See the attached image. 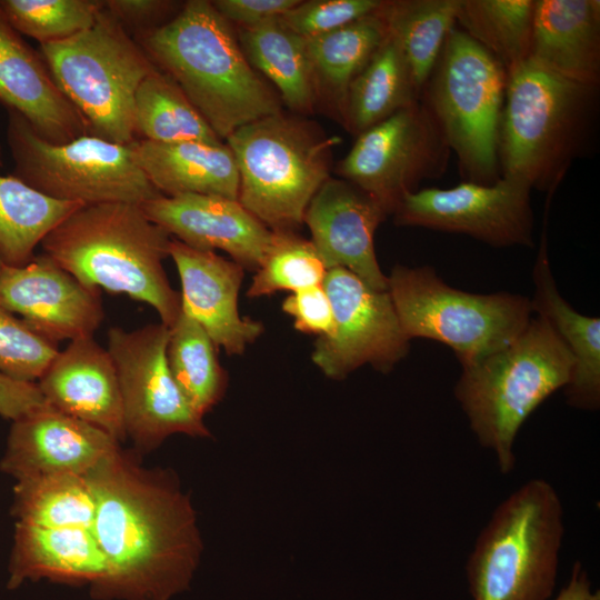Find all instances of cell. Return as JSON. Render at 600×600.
I'll return each instance as SVG.
<instances>
[{
	"mask_svg": "<svg viewBox=\"0 0 600 600\" xmlns=\"http://www.w3.org/2000/svg\"><path fill=\"white\" fill-rule=\"evenodd\" d=\"M218 350L203 328L184 312L170 327L169 369L191 408L202 418L221 401L228 387Z\"/></svg>",
	"mask_w": 600,
	"mask_h": 600,
	"instance_id": "cell-33",
	"label": "cell"
},
{
	"mask_svg": "<svg viewBox=\"0 0 600 600\" xmlns=\"http://www.w3.org/2000/svg\"><path fill=\"white\" fill-rule=\"evenodd\" d=\"M133 39L221 140L281 112L280 98L248 62L231 24L211 1H187L169 22Z\"/></svg>",
	"mask_w": 600,
	"mask_h": 600,
	"instance_id": "cell-2",
	"label": "cell"
},
{
	"mask_svg": "<svg viewBox=\"0 0 600 600\" xmlns=\"http://www.w3.org/2000/svg\"><path fill=\"white\" fill-rule=\"evenodd\" d=\"M103 0H0V11L20 34L59 42L91 28Z\"/></svg>",
	"mask_w": 600,
	"mask_h": 600,
	"instance_id": "cell-37",
	"label": "cell"
},
{
	"mask_svg": "<svg viewBox=\"0 0 600 600\" xmlns=\"http://www.w3.org/2000/svg\"><path fill=\"white\" fill-rule=\"evenodd\" d=\"M531 189L500 177L490 184L461 181L406 194L392 213L396 224L462 233L491 247H532Z\"/></svg>",
	"mask_w": 600,
	"mask_h": 600,
	"instance_id": "cell-15",
	"label": "cell"
},
{
	"mask_svg": "<svg viewBox=\"0 0 600 600\" xmlns=\"http://www.w3.org/2000/svg\"><path fill=\"white\" fill-rule=\"evenodd\" d=\"M299 0H214V9L229 22L239 28L260 24L280 18L297 6Z\"/></svg>",
	"mask_w": 600,
	"mask_h": 600,
	"instance_id": "cell-42",
	"label": "cell"
},
{
	"mask_svg": "<svg viewBox=\"0 0 600 600\" xmlns=\"http://www.w3.org/2000/svg\"><path fill=\"white\" fill-rule=\"evenodd\" d=\"M459 4L460 0H382L379 12L420 94L448 34L457 26Z\"/></svg>",
	"mask_w": 600,
	"mask_h": 600,
	"instance_id": "cell-31",
	"label": "cell"
},
{
	"mask_svg": "<svg viewBox=\"0 0 600 600\" xmlns=\"http://www.w3.org/2000/svg\"><path fill=\"white\" fill-rule=\"evenodd\" d=\"M57 343L36 332L26 321L0 308V372L36 382L58 354Z\"/></svg>",
	"mask_w": 600,
	"mask_h": 600,
	"instance_id": "cell-38",
	"label": "cell"
},
{
	"mask_svg": "<svg viewBox=\"0 0 600 600\" xmlns=\"http://www.w3.org/2000/svg\"><path fill=\"white\" fill-rule=\"evenodd\" d=\"M598 86L578 83L527 60L507 72L499 127L500 177L554 194L583 156L596 124Z\"/></svg>",
	"mask_w": 600,
	"mask_h": 600,
	"instance_id": "cell-4",
	"label": "cell"
},
{
	"mask_svg": "<svg viewBox=\"0 0 600 600\" xmlns=\"http://www.w3.org/2000/svg\"><path fill=\"white\" fill-rule=\"evenodd\" d=\"M226 141L238 167V201L271 231H296L330 178L331 149L340 139L278 112L238 128Z\"/></svg>",
	"mask_w": 600,
	"mask_h": 600,
	"instance_id": "cell-7",
	"label": "cell"
},
{
	"mask_svg": "<svg viewBox=\"0 0 600 600\" xmlns=\"http://www.w3.org/2000/svg\"><path fill=\"white\" fill-rule=\"evenodd\" d=\"M48 404L92 424L119 442L127 438L117 369L93 337L59 351L37 382Z\"/></svg>",
	"mask_w": 600,
	"mask_h": 600,
	"instance_id": "cell-21",
	"label": "cell"
},
{
	"mask_svg": "<svg viewBox=\"0 0 600 600\" xmlns=\"http://www.w3.org/2000/svg\"><path fill=\"white\" fill-rule=\"evenodd\" d=\"M506 84L503 66L456 26L420 100L457 157L463 181L490 184L500 178L499 127Z\"/></svg>",
	"mask_w": 600,
	"mask_h": 600,
	"instance_id": "cell-8",
	"label": "cell"
},
{
	"mask_svg": "<svg viewBox=\"0 0 600 600\" xmlns=\"http://www.w3.org/2000/svg\"><path fill=\"white\" fill-rule=\"evenodd\" d=\"M0 308L19 314L54 343L93 337L104 319L100 291L81 283L46 253L22 267L3 266Z\"/></svg>",
	"mask_w": 600,
	"mask_h": 600,
	"instance_id": "cell-16",
	"label": "cell"
},
{
	"mask_svg": "<svg viewBox=\"0 0 600 600\" xmlns=\"http://www.w3.org/2000/svg\"><path fill=\"white\" fill-rule=\"evenodd\" d=\"M450 156L443 134L420 100L358 134L337 172L390 216L423 180L442 177Z\"/></svg>",
	"mask_w": 600,
	"mask_h": 600,
	"instance_id": "cell-13",
	"label": "cell"
},
{
	"mask_svg": "<svg viewBox=\"0 0 600 600\" xmlns=\"http://www.w3.org/2000/svg\"><path fill=\"white\" fill-rule=\"evenodd\" d=\"M247 291L249 298L296 292L323 283L328 272L311 240L296 231H272L269 246Z\"/></svg>",
	"mask_w": 600,
	"mask_h": 600,
	"instance_id": "cell-36",
	"label": "cell"
},
{
	"mask_svg": "<svg viewBox=\"0 0 600 600\" xmlns=\"http://www.w3.org/2000/svg\"><path fill=\"white\" fill-rule=\"evenodd\" d=\"M7 142L13 176L50 198L92 206L142 204L161 196L137 164L129 144L91 134L54 144L14 111H8Z\"/></svg>",
	"mask_w": 600,
	"mask_h": 600,
	"instance_id": "cell-11",
	"label": "cell"
},
{
	"mask_svg": "<svg viewBox=\"0 0 600 600\" xmlns=\"http://www.w3.org/2000/svg\"><path fill=\"white\" fill-rule=\"evenodd\" d=\"M282 310L293 318L300 332L318 337L333 332V310L322 284L291 292L282 302Z\"/></svg>",
	"mask_w": 600,
	"mask_h": 600,
	"instance_id": "cell-40",
	"label": "cell"
},
{
	"mask_svg": "<svg viewBox=\"0 0 600 600\" xmlns=\"http://www.w3.org/2000/svg\"><path fill=\"white\" fill-rule=\"evenodd\" d=\"M534 0H460L457 26L510 71L529 60Z\"/></svg>",
	"mask_w": 600,
	"mask_h": 600,
	"instance_id": "cell-35",
	"label": "cell"
},
{
	"mask_svg": "<svg viewBox=\"0 0 600 600\" xmlns=\"http://www.w3.org/2000/svg\"><path fill=\"white\" fill-rule=\"evenodd\" d=\"M0 103L51 143L90 134L87 120L61 92L40 52L22 40L1 11Z\"/></svg>",
	"mask_w": 600,
	"mask_h": 600,
	"instance_id": "cell-22",
	"label": "cell"
},
{
	"mask_svg": "<svg viewBox=\"0 0 600 600\" xmlns=\"http://www.w3.org/2000/svg\"><path fill=\"white\" fill-rule=\"evenodd\" d=\"M388 291L407 337L450 347L461 366L508 346L533 313L527 297L463 291L447 284L429 266H394Z\"/></svg>",
	"mask_w": 600,
	"mask_h": 600,
	"instance_id": "cell-10",
	"label": "cell"
},
{
	"mask_svg": "<svg viewBox=\"0 0 600 600\" xmlns=\"http://www.w3.org/2000/svg\"><path fill=\"white\" fill-rule=\"evenodd\" d=\"M382 0L300 1L279 19L303 39L314 38L376 11Z\"/></svg>",
	"mask_w": 600,
	"mask_h": 600,
	"instance_id": "cell-39",
	"label": "cell"
},
{
	"mask_svg": "<svg viewBox=\"0 0 600 600\" xmlns=\"http://www.w3.org/2000/svg\"><path fill=\"white\" fill-rule=\"evenodd\" d=\"M169 257L180 278L182 312L203 328L218 349L242 354L263 331L261 322L239 312L244 269L214 251L194 249L174 238Z\"/></svg>",
	"mask_w": 600,
	"mask_h": 600,
	"instance_id": "cell-20",
	"label": "cell"
},
{
	"mask_svg": "<svg viewBox=\"0 0 600 600\" xmlns=\"http://www.w3.org/2000/svg\"><path fill=\"white\" fill-rule=\"evenodd\" d=\"M39 52L61 92L87 120L91 136L124 146L136 140V92L157 68L104 7L91 28L40 44Z\"/></svg>",
	"mask_w": 600,
	"mask_h": 600,
	"instance_id": "cell-9",
	"label": "cell"
},
{
	"mask_svg": "<svg viewBox=\"0 0 600 600\" xmlns=\"http://www.w3.org/2000/svg\"><path fill=\"white\" fill-rule=\"evenodd\" d=\"M454 397L479 444L501 473L516 466L514 443L529 416L569 383L573 359L549 322L532 316L504 348L461 366Z\"/></svg>",
	"mask_w": 600,
	"mask_h": 600,
	"instance_id": "cell-5",
	"label": "cell"
},
{
	"mask_svg": "<svg viewBox=\"0 0 600 600\" xmlns=\"http://www.w3.org/2000/svg\"><path fill=\"white\" fill-rule=\"evenodd\" d=\"M389 214L370 194L329 178L311 199L303 223L327 269L343 268L376 290H388L374 250V233Z\"/></svg>",
	"mask_w": 600,
	"mask_h": 600,
	"instance_id": "cell-18",
	"label": "cell"
},
{
	"mask_svg": "<svg viewBox=\"0 0 600 600\" xmlns=\"http://www.w3.org/2000/svg\"><path fill=\"white\" fill-rule=\"evenodd\" d=\"M129 147L137 164L162 196L203 194L238 200V167L223 142L136 139Z\"/></svg>",
	"mask_w": 600,
	"mask_h": 600,
	"instance_id": "cell-25",
	"label": "cell"
},
{
	"mask_svg": "<svg viewBox=\"0 0 600 600\" xmlns=\"http://www.w3.org/2000/svg\"><path fill=\"white\" fill-rule=\"evenodd\" d=\"M118 449L120 442L103 430L46 403L12 421L0 470L17 481L86 476Z\"/></svg>",
	"mask_w": 600,
	"mask_h": 600,
	"instance_id": "cell-17",
	"label": "cell"
},
{
	"mask_svg": "<svg viewBox=\"0 0 600 600\" xmlns=\"http://www.w3.org/2000/svg\"><path fill=\"white\" fill-rule=\"evenodd\" d=\"M333 310V332L318 337L313 363L330 379L341 380L361 366L388 372L409 351L388 290H376L343 268L329 269L322 283Z\"/></svg>",
	"mask_w": 600,
	"mask_h": 600,
	"instance_id": "cell-14",
	"label": "cell"
},
{
	"mask_svg": "<svg viewBox=\"0 0 600 600\" xmlns=\"http://www.w3.org/2000/svg\"><path fill=\"white\" fill-rule=\"evenodd\" d=\"M564 534L554 487L532 478L492 512L468 558L473 600H549Z\"/></svg>",
	"mask_w": 600,
	"mask_h": 600,
	"instance_id": "cell-6",
	"label": "cell"
},
{
	"mask_svg": "<svg viewBox=\"0 0 600 600\" xmlns=\"http://www.w3.org/2000/svg\"><path fill=\"white\" fill-rule=\"evenodd\" d=\"M554 600H600V593L592 591L587 571L579 561H576L570 580Z\"/></svg>",
	"mask_w": 600,
	"mask_h": 600,
	"instance_id": "cell-44",
	"label": "cell"
},
{
	"mask_svg": "<svg viewBox=\"0 0 600 600\" xmlns=\"http://www.w3.org/2000/svg\"><path fill=\"white\" fill-rule=\"evenodd\" d=\"M11 513L18 523L91 529L96 500L86 476L54 474L18 480Z\"/></svg>",
	"mask_w": 600,
	"mask_h": 600,
	"instance_id": "cell-34",
	"label": "cell"
},
{
	"mask_svg": "<svg viewBox=\"0 0 600 600\" xmlns=\"http://www.w3.org/2000/svg\"><path fill=\"white\" fill-rule=\"evenodd\" d=\"M136 139L222 143L178 84L156 69L140 83L133 103Z\"/></svg>",
	"mask_w": 600,
	"mask_h": 600,
	"instance_id": "cell-32",
	"label": "cell"
},
{
	"mask_svg": "<svg viewBox=\"0 0 600 600\" xmlns=\"http://www.w3.org/2000/svg\"><path fill=\"white\" fill-rule=\"evenodd\" d=\"M170 328L151 323L127 331L108 330L124 414L126 433L137 450L149 452L172 434L211 433L176 383L167 360Z\"/></svg>",
	"mask_w": 600,
	"mask_h": 600,
	"instance_id": "cell-12",
	"label": "cell"
},
{
	"mask_svg": "<svg viewBox=\"0 0 600 600\" xmlns=\"http://www.w3.org/2000/svg\"><path fill=\"white\" fill-rule=\"evenodd\" d=\"M406 58L388 37L351 82L341 119L356 136L420 101Z\"/></svg>",
	"mask_w": 600,
	"mask_h": 600,
	"instance_id": "cell-29",
	"label": "cell"
},
{
	"mask_svg": "<svg viewBox=\"0 0 600 600\" xmlns=\"http://www.w3.org/2000/svg\"><path fill=\"white\" fill-rule=\"evenodd\" d=\"M171 239L140 204L113 202L79 208L40 244L84 286L148 303L170 328L182 312L162 263Z\"/></svg>",
	"mask_w": 600,
	"mask_h": 600,
	"instance_id": "cell-3",
	"label": "cell"
},
{
	"mask_svg": "<svg viewBox=\"0 0 600 600\" xmlns=\"http://www.w3.org/2000/svg\"><path fill=\"white\" fill-rule=\"evenodd\" d=\"M104 577V558L91 529L16 523L9 589H16L28 579L48 578L89 582L93 590Z\"/></svg>",
	"mask_w": 600,
	"mask_h": 600,
	"instance_id": "cell-26",
	"label": "cell"
},
{
	"mask_svg": "<svg viewBox=\"0 0 600 600\" xmlns=\"http://www.w3.org/2000/svg\"><path fill=\"white\" fill-rule=\"evenodd\" d=\"M83 206L50 198L13 174H0V256L4 266L28 264L43 238Z\"/></svg>",
	"mask_w": 600,
	"mask_h": 600,
	"instance_id": "cell-30",
	"label": "cell"
},
{
	"mask_svg": "<svg viewBox=\"0 0 600 600\" xmlns=\"http://www.w3.org/2000/svg\"><path fill=\"white\" fill-rule=\"evenodd\" d=\"M540 238L532 277V312L544 318L573 359V370L564 396L570 407L596 411L600 407V319L579 313L560 294L547 252V219Z\"/></svg>",
	"mask_w": 600,
	"mask_h": 600,
	"instance_id": "cell-24",
	"label": "cell"
},
{
	"mask_svg": "<svg viewBox=\"0 0 600 600\" xmlns=\"http://www.w3.org/2000/svg\"><path fill=\"white\" fill-rule=\"evenodd\" d=\"M37 382L16 380L0 372V416L12 421L46 404Z\"/></svg>",
	"mask_w": 600,
	"mask_h": 600,
	"instance_id": "cell-43",
	"label": "cell"
},
{
	"mask_svg": "<svg viewBox=\"0 0 600 600\" xmlns=\"http://www.w3.org/2000/svg\"><path fill=\"white\" fill-rule=\"evenodd\" d=\"M3 266H4V263H3L2 258H1V256H0V271H1V269L3 268Z\"/></svg>",
	"mask_w": 600,
	"mask_h": 600,
	"instance_id": "cell-45",
	"label": "cell"
},
{
	"mask_svg": "<svg viewBox=\"0 0 600 600\" xmlns=\"http://www.w3.org/2000/svg\"><path fill=\"white\" fill-rule=\"evenodd\" d=\"M564 79L600 83V1L534 0L530 58Z\"/></svg>",
	"mask_w": 600,
	"mask_h": 600,
	"instance_id": "cell-23",
	"label": "cell"
},
{
	"mask_svg": "<svg viewBox=\"0 0 600 600\" xmlns=\"http://www.w3.org/2000/svg\"><path fill=\"white\" fill-rule=\"evenodd\" d=\"M86 478L96 500L91 530L106 564L92 593L170 600L184 590L203 547L194 509L177 477L141 468L120 448Z\"/></svg>",
	"mask_w": 600,
	"mask_h": 600,
	"instance_id": "cell-1",
	"label": "cell"
},
{
	"mask_svg": "<svg viewBox=\"0 0 600 600\" xmlns=\"http://www.w3.org/2000/svg\"><path fill=\"white\" fill-rule=\"evenodd\" d=\"M147 217L171 237L199 250L220 249L256 271L272 231L238 200L218 196H159L142 204Z\"/></svg>",
	"mask_w": 600,
	"mask_h": 600,
	"instance_id": "cell-19",
	"label": "cell"
},
{
	"mask_svg": "<svg viewBox=\"0 0 600 600\" xmlns=\"http://www.w3.org/2000/svg\"><path fill=\"white\" fill-rule=\"evenodd\" d=\"M379 8L337 30L304 39L318 98H328L340 117L351 82L388 37Z\"/></svg>",
	"mask_w": 600,
	"mask_h": 600,
	"instance_id": "cell-28",
	"label": "cell"
},
{
	"mask_svg": "<svg viewBox=\"0 0 600 600\" xmlns=\"http://www.w3.org/2000/svg\"><path fill=\"white\" fill-rule=\"evenodd\" d=\"M104 9L133 37L169 22L176 2L163 0H103Z\"/></svg>",
	"mask_w": 600,
	"mask_h": 600,
	"instance_id": "cell-41",
	"label": "cell"
},
{
	"mask_svg": "<svg viewBox=\"0 0 600 600\" xmlns=\"http://www.w3.org/2000/svg\"><path fill=\"white\" fill-rule=\"evenodd\" d=\"M239 44L251 67L273 83L281 102L309 113L318 102L304 39L279 18L238 29Z\"/></svg>",
	"mask_w": 600,
	"mask_h": 600,
	"instance_id": "cell-27",
	"label": "cell"
}]
</instances>
